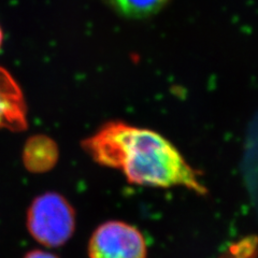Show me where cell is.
<instances>
[{
	"label": "cell",
	"mask_w": 258,
	"mask_h": 258,
	"mask_svg": "<svg viewBox=\"0 0 258 258\" xmlns=\"http://www.w3.org/2000/svg\"><path fill=\"white\" fill-rule=\"evenodd\" d=\"M23 157L25 166L30 171H47L57 161V145L47 137H34L26 143Z\"/></svg>",
	"instance_id": "obj_5"
},
{
	"label": "cell",
	"mask_w": 258,
	"mask_h": 258,
	"mask_svg": "<svg viewBox=\"0 0 258 258\" xmlns=\"http://www.w3.org/2000/svg\"><path fill=\"white\" fill-rule=\"evenodd\" d=\"M235 258H236V257H235Z\"/></svg>",
	"instance_id": "obj_9"
},
{
	"label": "cell",
	"mask_w": 258,
	"mask_h": 258,
	"mask_svg": "<svg viewBox=\"0 0 258 258\" xmlns=\"http://www.w3.org/2000/svg\"><path fill=\"white\" fill-rule=\"evenodd\" d=\"M25 258H58L52 253L44 252V251H31L29 252Z\"/></svg>",
	"instance_id": "obj_7"
},
{
	"label": "cell",
	"mask_w": 258,
	"mask_h": 258,
	"mask_svg": "<svg viewBox=\"0 0 258 258\" xmlns=\"http://www.w3.org/2000/svg\"><path fill=\"white\" fill-rule=\"evenodd\" d=\"M147 242L135 226L110 221L97 228L88 243L91 258H147Z\"/></svg>",
	"instance_id": "obj_3"
},
{
	"label": "cell",
	"mask_w": 258,
	"mask_h": 258,
	"mask_svg": "<svg viewBox=\"0 0 258 258\" xmlns=\"http://www.w3.org/2000/svg\"><path fill=\"white\" fill-rule=\"evenodd\" d=\"M0 127H25V104L20 88L10 75L0 68Z\"/></svg>",
	"instance_id": "obj_4"
},
{
	"label": "cell",
	"mask_w": 258,
	"mask_h": 258,
	"mask_svg": "<svg viewBox=\"0 0 258 258\" xmlns=\"http://www.w3.org/2000/svg\"><path fill=\"white\" fill-rule=\"evenodd\" d=\"M118 14L128 19H143L156 14L169 0H107Z\"/></svg>",
	"instance_id": "obj_6"
},
{
	"label": "cell",
	"mask_w": 258,
	"mask_h": 258,
	"mask_svg": "<svg viewBox=\"0 0 258 258\" xmlns=\"http://www.w3.org/2000/svg\"><path fill=\"white\" fill-rule=\"evenodd\" d=\"M83 148L94 161L118 169L132 184L149 187L181 186L206 195L208 189L195 170L165 137L120 120L102 125Z\"/></svg>",
	"instance_id": "obj_1"
},
{
	"label": "cell",
	"mask_w": 258,
	"mask_h": 258,
	"mask_svg": "<svg viewBox=\"0 0 258 258\" xmlns=\"http://www.w3.org/2000/svg\"><path fill=\"white\" fill-rule=\"evenodd\" d=\"M3 39H4L3 30H2V28H0V47H2V44H3Z\"/></svg>",
	"instance_id": "obj_8"
},
{
	"label": "cell",
	"mask_w": 258,
	"mask_h": 258,
	"mask_svg": "<svg viewBox=\"0 0 258 258\" xmlns=\"http://www.w3.org/2000/svg\"><path fill=\"white\" fill-rule=\"evenodd\" d=\"M27 228L39 243L48 247L62 245L75 232V210L59 194L45 192L30 205Z\"/></svg>",
	"instance_id": "obj_2"
}]
</instances>
